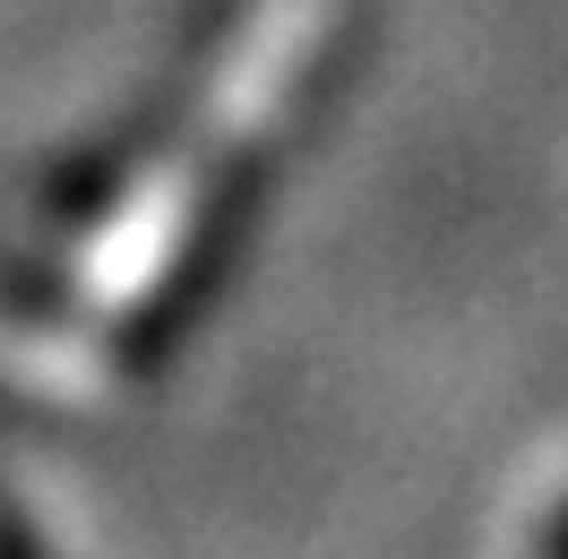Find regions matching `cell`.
<instances>
[{
    "mask_svg": "<svg viewBox=\"0 0 568 559\" xmlns=\"http://www.w3.org/2000/svg\"><path fill=\"white\" fill-rule=\"evenodd\" d=\"M0 559H52V551H43V533L27 525V508H18L9 490H0Z\"/></svg>",
    "mask_w": 568,
    "mask_h": 559,
    "instance_id": "cell-2",
    "label": "cell"
},
{
    "mask_svg": "<svg viewBox=\"0 0 568 559\" xmlns=\"http://www.w3.org/2000/svg\"><path fill=\"white\" fill-rule=\"evenodd\" d=\"M534 559H568V490L551 499V517H542V533H534Z\"/></svg>",
    "mask_w": 568,
    "mask_h": 559,
    "instance_id": "cell-3",
    "label": "cell"
},
{
    "mask_svg": "<svg viewBox=\"0 0 568 559\" xmlns=\"http://www.w3.org/2000/svg\"><path fill=\"white\" fill-rule=\"evenodd\" d=\"M267 173H276V155L224 139L207 121H190L181 155H164V164L139 146V164L121 173L104 215L87 224L95 258H87V284H78L87 345L104 353L121 379L155 370L199 327L215 284L233 276V250L250 242Z\"/></svg>",
    "mask_w": 568,
    "mask_h": 559,
    "instance_id": "cell-1",
    "label": "cell"
}]
</instances>
